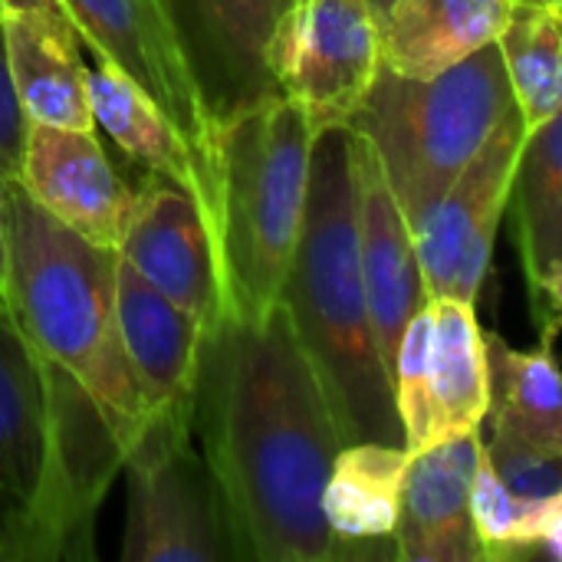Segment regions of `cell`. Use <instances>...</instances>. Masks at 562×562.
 Here are the masks:
<instances>
[{"mask_svg": "<svg viewBox=\"0 0 562 562\" xmlns=\"http://www.w3.org/2000/svg\"><path fill=\"white\" fill-rule=\"evenodd\" d=\"M0 194L10 316L49 362L66 369L95 398L128 454L148 422V405L119 333V250L99 247L59 224L20 181H0Z\"/></svg>", "mask_w": 562, "mask_h": 562, "instance_id": "cell-4", "label": "cell"}, {"mask_svg": "<svg viewBox=\"0 0 562 562\" xmlns=\"http://www.w3.org/2000/svg\"><path fill=\"white\" fill-rule=\"evenodd\" d=\"M547 504L517 501L501 484L491 458L481 451V461L474 471V491H471V517H474V533L481 547V562H507L537 553Z\"/></svg>", "mask_w": 562, "mask_h": 562, "instance_id": "cell-25", "label": "cell"}, {"mask_svg": "<svg viewBox=\"0 0 562 562\" xmlns=\"http://www.w3.org/2000/svg\"><path fill=\"white\" fill-rule=\"evenodd\" d=\"M270 72L313 132L349 128L382 72V30L369 0H296L270 46Z\"/></svg>", "mask_w": 562, "mask_h": 562, "instance_id": "cell-9", "label": "cell"}, {"mask_svg": "<svg viewBox=\"0 0 562 562\" xmlns=\"http://www.w3.org/2000/svg\"><path fill=\"white\" fill-rule=\"evenodd\" d=\"M26 125H30V119L23 115L20 99L13 92L7 33H3V20H0V181H20Z\"/></svg>", "mask_w": 562, "mask_h": 562, "instance_id": "cell-28", "label": "cell"}, {"mask_svg": "<svg viewBox=\"0 0 562 562\" xmlns=\"http://www.w3.org/2000/svg\"><path fill=\"white\" fill-rule=\"evenodd\" d=\"M543 3H562V0H543Z\"/></svg>", "mask_w": 562, "mask_h": 562, "instance_id": "cell-34", "label": "cell"}, {"mask_svg": "<svg viewBox=\"0 0 562 562\" xmlns=\"http://www.w3.org/2000/svg\"><path fill=\"white\" fill-rule=\"evenodd\" d=\"M10 79L30 122L95 128L89 105V69L79 59V33L69 20L46 13H3Z\"/></svg>", "mask_w": 562, "mask_h": 562, "instance_id": "cell-18", "label": "cell"}, {"mask_svg": "<svg viewBox=\"0 0 562 562\" xmlns=\"http://www.w3.org/2000/svg\"><path fill=\"white\" fill-rule=\"evenodd\" d=\"M527 125L517 105L504 115L474 161L451 181L415 231L428 296L477 303L494 260L501 221L510 207V184Z\"/></svg>", "mask_w": 562, "mask_h": 562, "instance_id": "cell-10", "label": "cell"}, {"mask_svg": "<svg viewBox=\"0 0 562 562\" xmlns=\"http://www.w3.org/2000/svg\"><path fill=\"white\" fill-rule=\"evenodd\" d=\"M316 132L283 92L234 112L221 135L217 254L231 319H263L300 244Z\"/></svg>", "mask_w": 562, "mask_h": 562, "instance_id": "cell-5", "label": "cell"}, {"mask_svg": "<svg viewBox=\"0 0 562 562\" xmlns=\"http://www.w3.org/2000/svg\"><path fill=\"white\" fill-rule=\"evenodd\" d=\"M514 105L501 46L491 43L425 79L382 69L349 128L375 148L415 234Z\"/></svg>", "mask_w": 562, "mask_h": 562, "instance_id": "cell-6", "label": "cell"}, {"mask_svg": "<svg viewBox=\"0 0 562 562\" xmlns=\"http://www.w3.org/2000/svg\"><path fill=\"white\" fill-rule=\"evenodd\" d=\"M517 0H395L382 16V69L438 76L497 43Z\"/></svg>", "mask_w": 562, "mask_h": 562, "instance_id": "cell-19", "label": "cell"}, {"mask_svg": "<svg viewBox=\"0 0 562 562\" xmlns=\"http://www.w3.org/2000/svg\"><path fill=\"white\" fill-rule=\"evenodd\" d=\"M530 296L562 263V109L524 135L510 207Z\"/></svg>", "mask_w": 562, "mask_h": 562, "instance_id": "cell-23", "label": "cell"}, {"mask_svg": "<svg viewBox=\"0 0 562 562\" xmlns=\"http://www.w3.org/2000/svg\"><path fill=\"white\" fill-rule=\"evenodd\" d=\"M369 3H372V10H375V13L382 16V13H385V10H389V7H392L395 0H369Z\"/></svg>", "mask_w": 562, "mask_h": 562, "instance_id": "cell-33", "label": "cell"}, {"mask_svg": "<svg viewBox=\"0 0 562 562\" xmlns=\"http://www.w3.org/2000/svg\"><path fill=\"white\" fill-rule=\"evenodd\" d=\"M79 40L138 82L184 132L191 148L221 175L217 115L181 20V0H63Z\"/></svg>", "mask_w": 562, "mask_h": 562, "instance_id": "cell-8", "label": "cell"}, {"mask_svg": "<svg viewBox=\"0 0 562 562\" xmlns=\"http://www.w3.org/2000/svg\"><path fill=\"white\" fill-rule=\"evenodd\" d=\"M119 257H125L175 306L191 313L207 336L231 319L214 231L194 194L181 184L148 171L138 184V201L119 244Z\"/></svg>", "mask_w": 562, "mask_h": 562, "instance_id": "cell-11", "label": "cell"}, {"mask_svg": "<svg viewBox=\"0 0 562 562\" xmlns=\"http://www.w3.org/2000/svg\"><path fill=\"white\" fill-rule=\"evenodd\" d=\"M540 553L562 562V491L547 504L540 524Z\"/></svg>", "mask_w": 562, "mask_h": 562, "instance_id": "cell-30", "label": "cell"}, {"mask_svg": "<svg viewBox=\"0 0 562 562\" xmlns=\"http://www.w3.org/2000/svg\"><path fill=\"white\" fill-rule=\"evenodd\" d=\"M481 451V431L441 438L422 451H412L402 514L392 540L395 560L481 562L471 517V491Z\"/></svg>", "mask_w": 562, "mask_h": 562, "instance_id": "cell-15", "label": "cell"}, {"mask_svg": "<svg viewBox=\"0 0 562 562\" xmlns=\"http://www.w3.org/2000/svg\"><path fill=\"white\" fill-rule=\"evenodd\" d=\"M194 435L237 560H336L323 491L342 435L283 300L263 319H224L207 336Z\"/></svg>", "mask_w": 562, "mask_h": 562, "instance_id": "cell-1", "label": "cell"}, {"mask_svg": "<svg viewBox=\"0 0 562 562\" xmlns=\"http://www.w3.org/2000/svg\"><path fill=\"white\" fill-rule=\"evenodd\" d=\"M560 7H562V3H560Z\"/></svg>", "mask_w": 562, "mask_h": 562, "instance_id": "cell-35", "label": "cell"}, {"mask_svg": "<svg viewBox=\"0 0 562 562\" xmlns=\"http://www.w3.org/2000/svg\"><path fill=\"white\" fill-rule=\"evenodd\" d=\"M484 346L491 366V435L562 458V369L553 339L543 336L537 349L524 352L501 333H487Z\"/></svg>", "mask_w": 562, "mask_h": 562, "instance_id": "cell-22", "label": "cell"}, {"mask_svg": "<svg viewBox=\"0 0 562 562\" xmlns=\"http://www.w3.org/2000/svg\"><path fill=\"white\" fill-rule=\"evenodd\" d=\"M431 303V395L435 441L481 431L491 412V366L477 323V303L428 296Z\"/></svg>", "mask_w": 562, "mask_h": 562, "instance_id": "cell-21", "label": "cell"}, {"mask_svg": "<svg viewBox=\"0 0 562 562\" xmlns=\"http://www.w3.org/2000/svg\"><path fill=\"white\" fill-rule=\"evenodd\" d=\"M484 454L491 458L501 484L527 504H547L562 491V458L550 454L543 448L514 441V438H497L491 435L484 441Z\"/></svg>", "mask_w": 562, "mask_h": 562, "instance_id": "cell-27", "label": "cell"}, {"mask_svg": "<svg viewBox=\"0 0 562 562\" xmlns=\"http://www.w3.org/2000/svg\"><path fill=\"white\" fill-rule=\"evenodd\" d=\"M89 105L95 125L145 171L161 175L201 204L214 240H217V214H221V175L201 161L184 132L168 119V112L119 66L99 59L89 69Z\"/></svg>", "mask_w": 562, "mask_h": 562, "instance_id": "cell-17", "label": "cell"}, {"mask_svg": "<svg viewBox=\"0 0 562 562\" xmlns=\"http://www.w3.org/2000/svg\"><path fill=\"white\" fill-rule=\"evenodd\" d=\"M125 451L95 398L0 310V560H92Z\"/></svg>", "mask_w": 562, "mask_h": 562, "instance_id": "cell-2", "label": "cell"}, {"mask_svg": "<svg viewBox=\"0 0 562 562\" xmlns=\"http://www.w3.org/2000/svg\"><path fill=\"white\" fill-rule=\"evenodd\" d=\"M497 46L517 112L530 132L562 109V7L517 0Z\"/></svg>", "mask_w": 562, "mask_h": 562, "instance_id": "cell-24", "label": "cell"}, {"mask_svg": "<svg viewBox=\"0 0 562 562\" xmlns=\"http://www.w3.org/2000/svg\"><path fill=\"white\" fill-rule=\"evenodd\" d=\"M352 165H356V221H359V260L375 323L382 359L392 372L398 339L408 319L425 306L428 290L415 234L389 188L382 161L366 135L352 128Z\"/></svg>", "mask_w": 562, "mask_h": 562, "instance_id": "cell-13", "label": "cell"}, {"mask_svg": "<svg viewBox=\"0 0 562 562\" xmlns=\"http://www.w3.org/2000/svg\"><path fill=\"white\" fill-rule=\"evenodd\" d=\"M533 303H540L543 336L557 339V333L562 329V263L553 270V277L543 283V290H540V296Z\"/></svg>", "mask_w": 562, "mask_h": 562, "instance_id": "cell-29", "label": "cell"}, {"mask_svg": "<svg viewBox=\"0 0 562 562\" xmlns=\"http://www.w3.org/2000/svg\"><path fill=\"white\" fill-rule=\"evenodd\" d=\"M280 300L319 375L342 445H405L362 280L352 128L316 135L303 231Z\"/></svg>", "mask_w": 562, "mask_h": 562, "instance_id": "cell-3", "label": "cell"}, {"mask_svg": "<svg viewBox=\"0 0 562 562\" xmlns=\"http://www.w3.org/2000/svg\"><path fill=\"white\" fill-rule=\"evenodd\" d=\"M428 342H431V303L425 300V306L408 319L392 366V392H395V408L408 451H422L435 445V395H431Z\"/></svg>", "mask_w": 562, "mask_h": 562, "instance_id": "cell-26", "label": "cell"}, {"mask_svg": "<svg viewBox=\"0 0 562 562\" xmlns=\"http://www.w3.org/2000/svg\"><path fill=\"white\" fill-rule=\"evenodd\" d=\"M0 310L10 313V303H7V227H3V194H0Z\"/></svg>", "mask_w": 562, "mask_h": 562, "instance_id": "cell-32", "label": "cell"}, {"mask_svg": "<svg viewBox=\"0 0 562 562\" xmlns=\"http://www.w3.org/2000/svg\"><path fill=\"white\" fill-rule=\"evenodd\" d=\"M20 184L59 224L112 250H119L138 201V188L122 181L95 128L30 122Z\"/></svg>", "mask_w": 562, "mask_h": 562, "instance_id": "cell-12", "label": "cell"}, {"mask_svg": "<svg viewBox=\"0 0 562 562\" xmlns=\"http://www.w3.org/2000/svg\"><path fill=\"white\" fill-rule=\"evenodd\" d=\"M26 10L46 13V16H56V20H69L63 0H0V16H3V13H26ZM69 23H72V20H69Z\"/></svg>", "mask_w": 562, "mask_h": 562, "instance_id": "cell-31", "label": "cell"}, {"mask_svg": "<svg viewBox=\"0 0 562 562\" xmlns=\"http://www.w3.org/2000/svg\"><path fill=\"white\" fill-rule=\"evenodd\" d=\"M194 415H151L135 435L128 471L125 562L237 560L221 487L191 448Z\"/></svg>", "mask_w": 562, "mask_h": 562, "instance_id": "cell-7", "label": "cell"}, {"mask_svg": "<svg viewBox=\"0 0 562 562\" xmlns=\"http://www.w3.org/2000/svg\"><path fill=\"white\" fill-rule=\"evenodd\" d=\"M408 464L412 451L405 445L356 441L339 448L323 491L336 557L395 540Z\"/></svg>", "mask_w": 562, "mask_h": 562, "instance_id": "cell-20", "label": "cell"}, {"mask_svg": "<svg viewBox=\"0 0 562 562\" xmlns=\"http://www.w3.org/2000/svg\"><path fill=\"white\" fill-rule=\"evenodd\" d=\"M184 33L201 82L227 122L234 112L280 92L270 46L296 0H184Z\"/></svg>", "mask_w": 562, "mask_h": 562, "instance_id": "cell-16", "label": "cell"}, {"mask_svg": "<svg viewBox=\"0 0 562 562\" xmlns=\"http://www.w3.org/2000/svg\"><path fill=\"white\" fill-rule=\"evenodd\" d=\"M115 313L148 418L194 415L207 329L155 290L125 257H119L115 273Z\"/></svg>", "mask_w": 562, "mask_h": 562, "instance_id": "cell-14", "label": "cell"}]
</instances>
